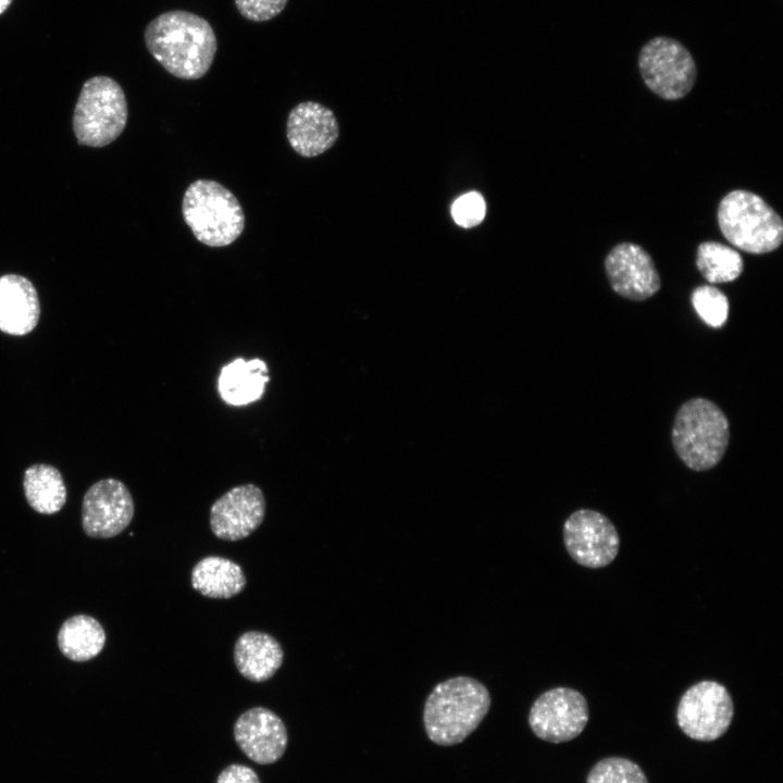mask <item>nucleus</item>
Here are the masks:
<instances>
[{"label":"nucleus","mask_w":783,"mask_h":783,"mask_svg":"<svg viewBox=\"0 0 783 783\" xmlns=\"http://www.w3.org/2000/svg\"><path fill=\"white\" fill-rule=\"evenodd\" d=\"M490 703L487 687L474 678L455 676L439 682L424 704L426 735L440 746L463 742L486 717Z\"/></svg>","instance_id":"nucleus-2"},{"label":"nucleus","mask_w":783,"mask_h":783,"mask_svg":"<svg viewBox=\"0 0 783 783\" xmlns=\"http://www.w3.org/2000/svg\"><path fill=\"white\" fill-rule=\"evenodd\" d=\"M11 2H12V0H0V14L3 13L9 8Z\"/></svg>","instance_id":"nucleus-28"},{"label":"nucleus","mask_w":783,"mask_h":783,"mask_svg":"<svg viewBox=\"0 0 783 783\" xmlns=\"http://www.w3.org/2000/svg\"><path fill=\"white\" fill-rule=\"evenodd\" d=\"M605 270L612 289L629 300H646L661 286L652 258L633 243L614 246L606 257Z\"/></svg>","instance_id":"nucleus-13"},{"label":"nucleus","mask_w":783,"mask_h":783,"mask_svg":"<svg viewBox=\"0 0 783 783\" xmlns=\"http://www.w3.org/2000/svg\"><path fill=\"white\" fill-rule=\"evenodd\" d=\"M562 532L569 556L585 568L609 566L619 552L620 538L616 526L596 510L574 511L563 523Z\"/></svg>","instance_id":"nucleus-10"},{"label":"nucleus","mask_w":783,"mask_h":783,"mask_svg":"<svg viewBox=\"0 0 783 783\" xmlns=\"http://www.w3.org/2000/svg\"><path fill=\"white\" fill-rule=\"evenodd\" d=\"M182 214L196 239L209 247L229 246L245 229L240 202L213 179L200 178L189 184L183 196Z\"/></svg>","instance_id":"nucleus-4"},{"label":"nucleus","mask_w":783,"mask_h":783,"mask_svg":"<svg viewBox=\"0 0 783 783\" xmlns=\"http://www.w3.org/2000/svg\"><path fill=\"white\" fill-rule=\"evenodd\" d=\"M23 487L28 505L38 513H57L66 502L63 477L52 465L39 463L27 468Z\"/></svg>","instance_id":"nucleus-21"},{"label":"nucleus","mask_w":783,"mask_h":783,"mask_svg":"<svg viewBox=\"0 0 783 783\" xmlns=\"http://www.w3.org/2000/svg\"><path fill=\"white\" fill-rule=\"evenodd\" d=\"M288 0H235L239 13L247 20L263 22L278 15Z\"/></svg>","instance_id":"nucleus-26"},{"label":"nucleus","mask_w":783,"mask_h":783,"mask_svg":"<svg viewBox=\"0 0 783 783\" xmlns=\"http://www.w3.org/2000/svg\"><path fill=\"white\" fill-rule=\"evenodd\" d=\"M105 632L100 622L87 614L66 619L58 632V646L72 661L84 662L98 656L105 644Z\"/></svg>","instance_id":"nucleus-20"},{"label":"nucleus","mask_w":783,"mask_h":783,"mask_svg":"<svg viewBox=\"0 0 783 783\" xmlns=\"http://www.w3.org/2000/svg\"><path fill=\"white\" fill-rule=\"evenodd\" d=\"M40 302L32 282L17 274L0 276V331L23 336L39 320Z\"/></svg>","instance_id":"nucleus-16"},{"label":"nucleus","mask_w":783,"mask_h":783,"mask_svg":"<svg viewBox=\"0 0 783 783\" xmlns=\"http://www.w3.org/2000/svg\"><path fill=\"white\" fill-rule=\"evenodd\" d=\"M484 198L475 191L459 197L451 207L455 222L465 228L478 225L485 217Z\"/></svg>","instance_id":"nucleus-25"},{"label":"nucleus","mask_w":783,"mask_h":783,"mask_svg":"<svg viewBox=\"0 0 783 783\" xmlns=\"http://www.w3.org/2000/svg\"><path fill=\"white\" fill-rule=\"evenodd\" d=\"M734 705L728 688L719 682L704 680L689 686L676 708V722L692 739L712 742L730 728Z\"/></svg>","instance_id":"nucleus-8"},{"label":"nucleus","mask_w":783,"mask_h":783,"mask_svg":"<svg viewBox=\"0 0 783 783\" xmlns=\"http://www.w3.org/2000/svg\"><path fill=\"white\" fill-rule=\"evenodd\" d=\"M191 586L202 596L228 599L238 595L246 586L241 567L221 556H207L191 570Z\"/></svg>","instance_id":"nucleus-19"},{"label":"nucleus","mask_w":783,"mask_h":783,"mask_svg":"<svg viewBox=\"0 0 783 783\" xmlns=\"http://www.w3.org/2000/svg\"><path fill=\"white\" fill-rule=\"evenodd\" d=\"M127 116L120 84L108 76H95L82 87L73 115L74 134L80 145L103 147L122 134Z\"/></svg>","instance_id":"nucleus-6"},{"label":"nucleus","mask_w":783,"mask_h":783,"mask_svg":"<svg viewBox=\"0 0 783 783\" xmlns=\"http://www.w3.org/2000/svg\"><path fill=\"white\" fill-rule=\"evenodd\" d=\"M637 65L646 86L664 100L685 97L696 83L697 66L692 53L672 37L656 36L644 44Z\"/></svg>","instance_id":"nucleus-7"},{"label":"nucleus","mask_w":783,"mask_h":783,"mask_svg":"<svg viewBox=\"0 0 783 783\" xmlns=\"http://www.w3.org/2000/svg\"><path fill=\"white\" fill-rule=\"evenodd\" d=\"M696 265L711 284L735 281L743 272L744 263L738 251L718 241H704L697 248Z\"/></svg>","instance_id":"nucleus-22"},{"label":"nucleus","mask_w":783,"mask_h":783,"mask_svg":"<svg viewBox=\"0 0 783 783\" xmlns=\"http://www.w3.org/2000/svg\"><path fill=\"white\" fill-rule=\"evenodd\" d=\"M269 381V369L263 360L238 358L222 368L217 389L226 403L243 406L261 398Z\"/></svg>","instance_id":"nucleus-18"},{"label":"nucleus","mask_w":783,"mask_h":783,"mask_svg":"<svg viewBox=\"0 0 783 783\" xmlns=\"http://www.w3.org/2000/svg\"><path fill=\"white\" fill-rule=\"evenodd\" d=\"M265 509V498L259 486H235L212 504L209 518L211 531L223 540L244 539L261 525Z\"/></svg>","instance_id":"nucleus-12"},{"label":"nucleus","mask_w":783,"mask_h":783,"mask_svg":"<svg viewBox=\"0 0 783 783\" xmlns=\"http://www.w3.org/2000/svg\"><path fill=\"white\" fill-rule=\"evenodd\" d=\"M692 303L698 316L709 326L719 328L729 315L726 296L712 285H703L694 289Z\"/></svg>","instance_id":"nucleus-24"},{"label":"nucleus","mask_w":783,"mask_h":783,"mask_svg":"<svg viewBox=\"0 0 783 783\" xmlns=\"http://www.w3.org/2000/svg\"><path fill=\"white\" fill-rule=\"evenodd\" d=\"M589 718L586 698L576 689L558 686L542 693L529 712L532 732L548 743L560 744L577 737Z\"/></svg>","instance_id":"nucleus-9"},{"label":"nucleus","mask_w":783,"mask_h":783,"mask_svg":"<svg viewBox=\"0 0 783 783\" xmlns=\"http://www.w3.org/2000/svg\"><path fill=\"white\" fill-rule=\"evenodd\" d=\"M586 783H649L634 761L623 757H607L594 765Z\"/></svg>","instance_id":"nucleus-23"},{"label":"nucleus","mask_w":783,"mask_h":783,"mask_svg":"<svg viewBox=\"0 0 783 783\" xmlns=\"http://www.w3.org/2000/svg\"><path fill=\"white\" fill-rule=\"evenodd\" d=\"M718 223L725 239L748 253L771 252L783 240L781 216L760 196L748 190L735 189L722 198Z\"/></svg>","instance_id":"nucleus-5"},{"label":"nucleus","mask_w":783,"mask_h":783,"mask_svg":"<svg viewBox=\"0 0 783 783\" xmlns=\"http://www.w3.org/2000/svg\"><path fill=\"white\" fill-rule=\"evenodd\" d=\"M151 55L175 77L198 79L211 67L216 37L203 17L175 10L153 18L145 29Z\"/></svg>","instance_id":"nucleus-1"},{"label":"nucleus","mask_w":783,"mask_h":783,"mask_svg":"<svg viewBox=\"0 0 783 783\" xmlns=\"http://www.w3.org/2000/svg\"><path fill=\"white\" fill-rule=\"evenodd\" d=\"M134 511L132 495L123 482L111 477L100 480L83 498V530L94 538L114 537L129 525Z\"/></svg>","instance_id":"nucleus-11"},{"label":"nucleus","mask_w":783,"mask_h":783,"mask_svg":"<svg viewBox=\"0 0 783 783\" xmlns=\"http://www.w3.org/2000/svg\"><path fill=\"white\" fill-rule=\"evenodd\" d=\"M729 440L728 418L713 401L693 398L679 408L672 427V444L687 468L694 471L712 469L724 457Z\"/></svg>","instance_id":"nucleus-3"},{"label":"nucleus","mask_w":783,"mask_h":783,"mask_svg":"<svg viewBox=\"0 0 783 783\" xmlns=\"http://www.w3.org/2000/svg\"><path fill=\"white\" fill-rule=\"evenodd\" d=\"M284 651L270 634L260 631L243 633L234 645V662L238 672L256 683L271 679L281 668Z\"/></svg>","instance_id":"nucleus-17"},{"label":"nucleus","mask_w":783,"mask_h":783,"mask_svg":"<svg viewBox=\"0 0 783 783\" xmlns=\"http://www.w3.org/2000/svg\"><path fill=\"white\" fill-rule=\"evenodd\" d=\"M234 738L240 750L259 765L278 761L288 744L283 720L264 707L250 708L237 718Z\"/></svg>","instance_id":"nucleus-14"},{"label":"nucleus","mask_w":783,"mask_h":783,"mask_svg":"<svg viewBox=\"0 0 783 783\" xmlns=\"http://www.w3.org/2000/svg\"><path fill=\"white\" fill-rule=\"evenodd\" d=\"M339 136V126L333 111L315 102L296 104L286 122V137L295 152L313 158L334 146Z\"/></svg>","instance_id":"nucleus-15"},{"label":"nucleus","mask_w":783,"mask_h":783,"mask_svg":"<svg viewBox=\"0 0 783 783\" xmlns=\"http://www.w3.org/2000/svg\"><path fill=\"white\" fill-rule=\"evenodd\" d=\"M216 783H261L256 771L241 763L225 767L217 775Z\"/></svg>","instance_id":"nucleus-27"}]
</instances>
